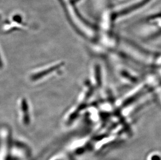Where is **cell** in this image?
Masks as SVG:
<instances>
[{
    "mask_svg": "<svg viewBox=\"0 0 161 160\" xmlns=\"http://www.w3.org/2000/svg\"><path fill=\"white\" fill-rule=\"evenodd\" d=\"M151 0H135L123 6H119L114 12L115 18L124 16L130 14L132 12L138 10L140 8L150 2Z\"/></svg>",
    "mask_w": 161,
    "mask_h": 160,
    "instance_id": "obj_1",
    "label": "cell"
},
{
    "mask_svg": "<svg viewBox=\"0 0 161 160\" xmlns=\"http://www.w3.org/2000/svg\"><path fill=\"white\" fill-rule=\"evenodd\" d=\"M63 65V63H60V64H57V65H54V66H52L49 69L43 70L42 71H40V72L34 74L31 77V79H32V81L33 80L36 81V80H39V79H41V78H42L47 74H50L51 73L53 72V71L58 69L61 67Z\"/></svg>",
    "mask_w": 161,
    "mask_h": 160,
    "instance_id": "obj_2",
    "label": "cell"
},
{
    "mask_svg": "<svg viewBox=\"0 0 161 160\" xmlns=\"http://www.w3.org/2000/svg\"><path fill=\"white\" fill-rule=\"evenodd\" d=\"M21 109L23 115V121L25 124H27L30 122L29 112H28V106L26 100H21Z\"/></svg>",
    "mask_w": 161,
    "mask_h": 160,
    "instance_id": "obj_3",
    "label": "cell"
},
{
    "mask_svg": "<svg viewBox=\"0 0 161 160\" xmlns=\"http://www.w3.org/2000/svg\"><path fill=\"white\" fill-rule=\"evenodd\" d=\"M151 160H161L159 156H154L151 158Z\"/></svg>",
    "mask_w": 161,
    "mask_h": 160,
    "instance_id": "obj_4",
    "label": "cell"
},
{
    "mask_svg": "<svg viewBox=\"0 0 161 160\" xmlns=\"http://www.w3.org/2000/svg\"><path fill=\"white\" fill-rule=\"evenodd\" d=\"M2 66V62L1 58L0 57V68H1Z\"/></svg>",
    "mask_w": 161,
    "mask_h": 160,
    "instance_id": "obj_5",
    "label": "cell"
}]
</instances>
